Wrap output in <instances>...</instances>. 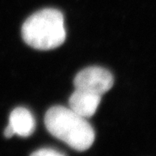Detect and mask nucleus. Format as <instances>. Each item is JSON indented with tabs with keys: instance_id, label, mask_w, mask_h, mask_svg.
Returning <instances> with one entry per match:
<instances>
[{
	"instance_id": "1",
	"label": "nucleus",
	"mask_w": 156,
	"mask_h": 156,
	"mask_svg": "<svg viewBox=\"0 0 156 156\" xmlns=\"http://www.w3.org/2000/svg\"><path fill=\"white\" fill-rule=\"evenodd\" d=\"M44 124L50 134L74 150L83 151L94 144L95 133L92 126L70 108L60 105L50 108L44 117Z\"/></svg>"
},
{
	"instance_id": "2",
	"label": "nucleus",
	"mask_w": 156,
	"mask_h": 156,
	"mask_svg": "<svg viewBox=\"0 0 156 156\" xmlns=\"http://www.w3.org/2000/svg\"><path fill=\"white\" fill-rule=\"evenodd\" d=\"M22 36L24 41L35 49L56 48L66 39L63 14L51 8L36 12L22 25Z\"/></svg>"
},
{
	"instance_id": "3",
	"label": "nucleus",
	"mask_w": 156,
	"mask_h": 156,
	"mask_svg": "<svg viewBox=\"0 0 156 156\" xmlns=\"http://www.w3.org/2000/svg\"><path fill=\"white\" fill-rule=\"evenodd\" d=\"M113 75L101 67H89L82 70L74 79L75 89L102 96L113 85Z\"/></svg>"
},
{
	"instance_id": "4",
	"label": "nucleus",
	"mask_w": 156,
	"mask_h": 156,
	"mask_svg": "<svg viewBox=\"0 0 156 156\" xmlns=\"http://www.w3.org/2000/svg\"><path fill=\"white\" fill-rule=\"evenodd\" d=\"M101 100V95L75 89L69 98V108L80 117L87 119L96 113Z\"/></svg>"
},
{
	"instance_id": "5",
	"label": "nucleus",
	"mask_w": 156,
	"mask_h": 156,
	"mask_svg": "<svg viewBox=\"0 0 156 156\" xmlns=\"http://www.w3.org/2000/svg\"><path fill=\"white\" fill-rule=\"evenodd\" d=\"M14 135L28 137L35 130V120L30 110L24 107H18L12 111L9 118V125Z\"/></svg>"
},
{
	"instance_id": "6",
	"label": "nucleus",
	"mask_w": 156,
	"mask_h": 156,
	"mask_svg": "<svg viewBox=\"0 0 156 156\" xmlns=\"http://www.w3.org/2000/svg\"><path fill=\"white\" fill-rule=\"evenodd\" d=\"M30 156H65L58 151L51 148H42L32 153Z\"/></svg>"
},
{
	"instance_id": "7",
	"label": "nucleus",
	"mask_w": 156,
	"mask_h": 156,
	"mask_svg": "<svg viewBox=\"0 0 156 156\" xmlns=\"http://www.w3.org/2000/svg\"><path fill=\"white\" fill-rule=\"evenodd\" d=\"M4 136L6 138H11L13 136H14V132H13V130H12L10 125H7L6 129H5V130H4Z\"/></svg>"
}]
</instances>
